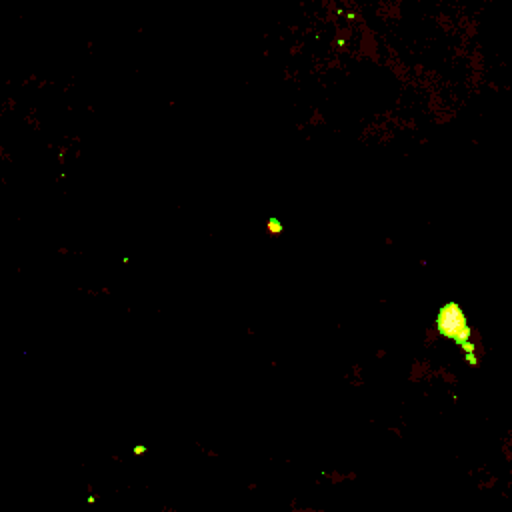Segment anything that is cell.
<instances>
[{
    "label": "cell",
    "mask_w": 512,
    "mask_h": 512,
    "mask_svg": "<svg viewBox=\"0 0 512 512\" xmlns=\"http://www.w3.org/2000/svg\"><path fill=\"white\" fill-rule=\"evenodd\" d=\"M436 332L460 346L462 352H474L476 346L472 342V328L468 324V318L460 304L456 302H446L438 312H436Z\"/></svg>",
    "instance_id": "cell-1"
},
{
    "label": "cell",
    "mask_w": 512,
    "mask_h": 512,
    "mask_svg": "<svg viewBox=\"0 0 512 512\" xmlns=\"http://www.w3.org/2000/svg\"><path fill=\"white\" fill-rule=\"evenodd\" d=\"M266 230H268L272 236H278V234L284 232V226H282V222H280L276 216H270V218L266 220Z\"/></svg>",
    "instance_id": "cell-2"
},
{
    "label": "cell",
    "mask_w": 512,
    "mask_h": 512,
    "mask_svg": "<svg viewBox=\"0 0 512 512\" xmlns=\"http://www.w3.org/2000/svg\"><path fill=\"white\" fill-rule=\"evenodd\" d=\"M464 360H466L470 366H476V364H478V356H476V350H474V352H464Z\"/></svg>",
    "instance_id": "cell-3"
}]
</instances>
